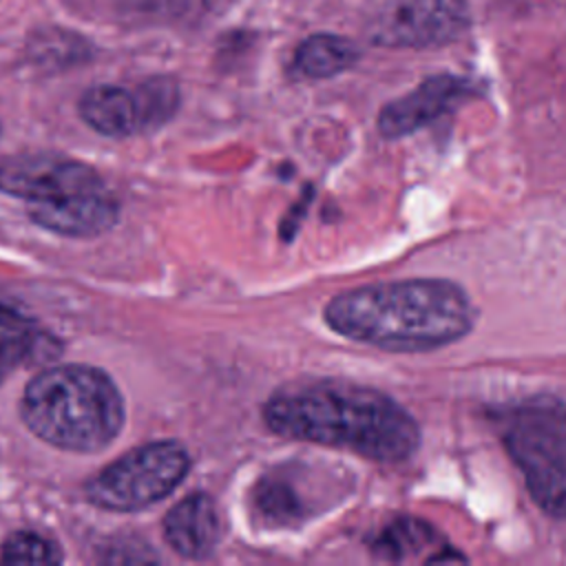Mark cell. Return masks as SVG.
<instances>
[{"label":"cell","mask_w":566,"mask_h":566,"mask_svg":"<svg viewBox=\"0 0 566 566\" xmlns=\"http://www.w3.org/2000/svg\"><path fill=\"white\" fill-rule=\"evenodd\" d=\"M164 537L181 557H210L221 539V520L214 500L206 493L184 497L168 511L164 520Z\"/></svg>","instance_id":"8fae6325"},{"label":"cell","mask_w":566,"mask_h":566,"mask_svg":"<svg viewBox=\"0 0 566 566\" xmlns=\"http://www.w3.org/2000/svg\"><path fill=\"white\" fill-rule=\"evenodd\" d=\"M352 475L290 460L263 473L252 489V511L268 528H298L336 506Z\"/></svg>","instance_id":"8992f818"},{"label":"cell","mask_w":566,"mask_h":566,"mask_svg":"<svg viewBox=\"0 0 566 566\" xmlns=\"http://www.w3.org/2000/svg\"><path fill=\"white\" fill-rule=\"evenodd\" d=\"M471 95V84L464 77L440 73L427 77L407 95L385 104L378 113V133L387 139L407 137L438 117L462 104Z\"/></svg>","instance_id":"9c48e42d"},{"label":"cell","mask_w":566,"mask_h":566,"mask_svg":"<svg viewBox=\"0 0 566 566\" xmlns=\"http://www.w3.org/2000/svg\"><path fill=\"white\" fill-rule=\"evenodd\" d=\"M102 188L106 186L99 175L91 166L75 159L29 153L0 161V190L20 197L27 203L51 201Z\"/></svg>","instance_id":"ba28073f"},{"label":"cell","mask_w":566,"mask_h":566,"mask_svg":"<svg viewBox=\"0 0 566 566\" xmlns=\"http://www.w3.org/2000/svg\"><path fill=\"white\" fill-rule=\"evenodd\" d=\"M188 469L190 455L179 442H150L102 469L86 484V497L99 509L137 511L177 489Z\"/></svg>","instance_id":"5b68a950"},{"label":"cell","mask_w":566,"mask_h":566,"mask_svg":"<svg viewBox=\"0 0 566 566\" xmlns=\"http://www.w3.org/2000/svg\"><path fill=\"white\" fill-rule=\"evenodd\" d=\"M444 548L447 546L436 548V528L413 517H400L391 522L380 531L378 539L374 542V553L387 562L413 559L422 551H429V564H431V562H440V553L436 551H444Z\"/></svg>","instance_id":"5bb4252c"},{"label":"cell","mask_w":566,"mask_h":566,"mask_svg":"<svg viewBox=\"0 0 566 566\" xmlns=\"http://www.w3.org/2000/svg\"><path fill=\"white\" fill-rule=\"evenodd\" d=\"M62 559L57 546L35 533H13L4 546L0 562L7 566L20 564H57Z\"/></svg>","instance_id":"ac0fdd59"},{"label":"cell","mask_w":566,"mask_h":566,"mask_svg":"<svg viewBox=\"0 0 566 566\" xmlns=\"http://www.w3.org/2000/svg\"><path fill=\"white\" fill-rule=\"evenodd\" d=\"M29 214L35 223L51 232L66 237H95L115 226L119 206L108 190L102 188L29 203Z\"/></svg>","instance_id":"30bf717a"},{"label":"cell","mask_w":566,"mask_h":566,"mask_svg":"<svg viewBox=\"0 0 566 566\" xmlns=\"http://www.w3.org/2000/svg\"><path fill=\"white\" fill-rule=\"evenodd\" d=\"M146 130L166 124L179 106V86L170 77H150L137 88Z\"/></svg>","instance_id":"e0dca14e"},{"label":"cell","mask_w":566,"mask_h":566,"mask_svg":"<svg viewBox=\"0 0 566 566\" xmlns=\"http://www.w3.org/2000/svg\"><path fill=\"white\" fill-rule=\"evenodd\" d=\"M22 418L44 442L93 453L119 433L124 402L104 371L86 365H60L38 374L27 385Z\"/></svg>","instance_id":"3957f363"},{"label":"cell","mask_w":566,"mask_h":566,"mask_svg":"<svg viewBox=\"0 0 566 566\" xmlns=\"http://www.w3.org/2000/svg\"><path fill=\"white\" fill-rule=\"evenodd\" d=\"M497 427L533 502L566 520V402L551 394L528 396L509 405Z\"/></svg>","instance_id":"277c9868"},{"label":"cell","mask_w":566,"mask_h":566,"mask_svg":"<svg viewBox=\"0 0 566 566\" xmlns=\"http://www.w3.org/2000/svg\"><path fill=\"white\" fill-rule=\"evenodd\" d=\"M82 119L102 135L128 137L144 133V115L137 91L115 84H97L80 99Z\"/></svg>","instance_id":"7c38bea8"},{"label":"cell","mask_w":566,"mask_h":566,"mask_svg":"<svg viewBox=\"0 0 566 566\" xmlns=\"http://www.w3.org/2000/svg\"><path fill=\"white\" fill-rule=\"evenodd\" d=\"M38 338L40 336L33 321L13 307L0 305V374L33 356Z\"/></svg>","instance_id":"9a60e30c"},{"label":"cell","mask_w":566,"mask_h":566,"mask_svg":"<svg viewBox=\"0 0 566 566\" xmlns=\"http://www.w3.org/2000/svg\"><path fill=\"white\" fill-rule=\"evenodd\" d=\"M358 55V46L352 40L334 33H314L296 46L292 71L298 77L325 80L352 69Z\"/></svg>","instance_id":"4fadbf2b"},{"label":"cell","mask_w":566,"mask_h":566,"mask_svg":"<svg viewBox=\"0 0 566 566\" xmlns=\"http://www.w3.org/2000/svg\"><path fill=\"white\" fill-rule=\"evenodd\" d=\"M325 325L343 338L385 352H433L464 338L478 310L449 279H402L349 287L323 307Z\"/></svg>","instance_id":"7a4b0ae2"},{"label":"cell","mask_w":566,"mask_h":566,"mask_svg":"<svg viewBox=\"0 0 566 566\" xmlns=\"http://www.w3.org/2000/svg\"><path fill=\"white\" fill-rule=\"evenodd\" d=\"M263 420L281 438L345 449L374 462L409 460L422 440L418 420L389 394L340 378L276 389L263 405Z\"/></svg>","instance_id":"6da1fadb"},{"label":"cell","mask_w":566,"mask_h":566,"mask_svg":"<svg viewBox=\"0 0 566 566\" xmlns=\"http://www.w3.org/2000/svg\"><path fill=\"white\" fill-rule=\"evenodd\" d=\"M33 57L49 66H66L88 55V44L75 33L62 29H44L38 31L33 42L29 44Z\"/></svg>","instance_id":"2e32d148"},{"label":"cell","mask_w":566,"mask_h":566,"mask_svg":"<svg viewBox=\"0 0 566 566\" xmlns=\"http://www.w3.org/2000/svg\"><path fill=\"white\" fill-rule=\"evenodd\" d=\"M469 27L464 0H365L363 31L389 49L440 46Z\"/></svg>","instance_id":"52a82bcc"}]
</instances>
